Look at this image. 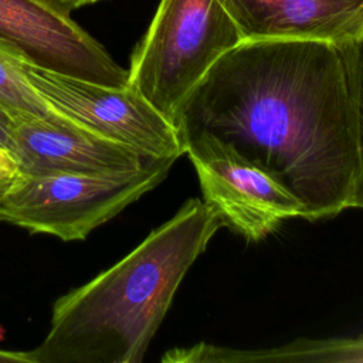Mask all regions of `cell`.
<instances>
[{
	"label": "cell",
	"instance_id": "1",
	"mask_svg": "<svg viewBox=\"0 0 363 363\" xmlns=\"http://www.w3.org/2000/svg\"><path fill=\"white\" fill-rule=\"evenodd\" d=\"M189 157L224 155L267 173L315 221L350 207L354 99L342 47L242 41L221 55L173 119Z\"/></svg>",
	"mask_w": 363,
	"mask_h": 363
},
{
	"label": "cell",
	"instance_id": "2",
	"mask_svg": "<svg viewBox=\"0 0 363 363\" xmlns=\"http://www.w3.org/2000/svg\"><path fill=\"white\" fill-rule=\"evenodd\" d=\"M223 224L204 200H187L126 257L54 302L30 363L142 362L182 279Z\"/></svg>",
	"mask_w": 363,
	"mask_h": 363
},
{
	"label": "cell",
	"instance_id": "3",
	"mask_svg": "<svg viewBox=\"0 0 363 363\" xmlns=\"http://www.w3.org/2000/svg\"><path fill=\"white\" fill-rule=\"evenodd\" d=\"M242 37L218 0H160L128 69V86L173 123L208 69Z\"/></svg>",
	"mask_w": 363,
	"mask_h": 363
},
{
	"label": "cell",
	"instance_id": "4",
	"mask_svg": "<svg viewBox=\"0 0 363 363\" xmlns=\"http://www.w3.org/2000/svg\"><path fill=\"white\" fill-rule=\"evenodd\" d=\"M174 162L155 157L138 170L109 174L18 173L0 194V223L62 241L85 240L163 182Z\"/></svg>",
	"mask_w": 363,
	"mask_h": 363
},
{
	"label": "cell",
	"instance_id": "5",
	"mask_svg": "<svg viewBox=\"0 0 363 363\" xmlns=\"http://www.w3.org/2000/svg\"><path fill=\"white\" fill-rule=\"evenodd\" d=\"M18 64L37 94L74 123L145 155L176 160L183 155L173 123L130 86L113 88L51 71L20 51Z\"/></svg>",
	"mask_w": 363,
	"mask_h": 363
},
{
	"label": "cell",
	"instance_id": "6",
	"mask_svg": "<svg viewBox=\"0 0 363 363\" xmlns=\"http://www.w3.org/2000/svg\"><path fill=\"white\" fill-rule=\"evenodd\" d=\"M0 40L51 71L106 86H128V69L71 14L41 0H0Z\"/></svg>",
	"mask_w": 363,
	"mask_h": 363
},
{
	"label": "cell",
	"instance_id": "7",
	"mask_svg": "<svg viewBox=\"0 0 363 363\" xmlns=\"http://www.w3.org/2000/svg\"><path fill=\"white\" fill-rule=\"evenodd\" d=\"M204 201L251 241L269 234L285 218L301 217V203L262 170L224 155L193 156Z\"/></svg>",
	"mask_w": 363,
	"mask_h": 363
},
{
	"label": "cell",
	"instance_id": "8",
	"mask_svg": "<svg viewBox=\"0 0 363 363\" xmlns=\"http://www.w3.org/2000/svg\"><path fill=\"white\" fill-rule=\"evenodd\" d=\"M10 152L23 174L121 173L138 170L156 157L78 125L26 118L14 121Z\"/></svg>",
	"mask_w": 363,
	"mask_h": 363
},
{
	"label": "cell",
	"instance_id": "9",
	"mask_svg": "<svg viewBox=\"0 0 363 363\" xmlns=\"http://www.w3.org/2000/svg\"><path fill=\"white\" fill-rule=\"evenodd\" d=\"M242 41L306 40L345 45L363 35V0H218Z\"/></svg>",
	"mask_w": 363,
	"mask_h": 363
},
{
	"label": "cell",
	"instance_id": "10",
	"mask_svg": "<svg viewBox=\"0 0 363 363\" xmlns=\"http://www.w3.org/2000/svg\"><path fill=\"white\" fill-rule=\"evenodd\" d=\"M163 362H363V335L343 339H299L265 350H233L208 343L169 350Z\"/></svg>",
	"mask_w": 363,
	"mask_h": 363
},
{
	"label": "cell",
	"instance_id": "11",
	"mask_svg": "<svg viewBox=\"0 0 363 363\" xmlns=\"http://www.w3.org/2000/svg\"><path fill=\"white\" fill-rule=\"evenodd\" d=\"M0 105L11 112L16 119H43L77 125L37 94L20 68L17 48L3 40H0Z\"/></svg>",
	"mask_w": 363,
	"mask_h": 363
},
{
	"label": "cell",
	"instance_id": "12",
	"mask_svg": "<svg viewBox=\"0 0 363 363\" xmlns=\"http://www.w3.org/2000/svg\"><path fill=\"white\" fill-rule=\"evenodd\" d=\"M340 47L345 52L352 79L357 143V173L350 207L363 208V35L359 40Z\"/></svg>",
	"mask_w": 363,
	"mask_h": 363
},
{
	"label": "cell",
	"instance_id": "13",
	"mask_svg": "<svg viewBox=\"0 0 363 363\" xmlns=\"http://www.w3.org/2000/svg\"><path fill=\"white\" fill-rule=\"evenodd\" d=\"M17 174L18 167L13 153L4 147H0V194L9 189Z\"/></svg>",
	"mask_w": 363,
	"mask_h": 363
},
{
	"label": "cell",
	"instance_id": "14",
	"mask_svg": "<svg viewBox=\"0 0 363 363\" xmlns=\"http://www.w3.org/2000/svg\"><path fill=\"white\" fill-rule=\"evenodd\" d=\"M14 115L0 105V147L7 150L13 145V129H14Z\"/></svg>",
	"mask_w": 363,
	"mask_h": 363
},
{
	"label": "cell",
	"instance_id": "15",
	"mask_svg": "<svg viewBox=\"0 0 363 363\" xmlns=\"http://www.w3.org/2000/svg\"><path fill=\"white\" fill-rule=\"evenodd\" d=\"M41 1L50 4L51 7H54L57 10H61L64 13L71 14L72 11H75L78 9L92 6V4L104 1V0H41Z\"/></svg>",
	"mask_w": 363,
	"mask_h": 363
},
{
	"label": "cell",
	"instance_id": "16",
	"mask_svg": "<svg viewBox=\"0 0 363 363\" xmlns=\"http://www.w3.org/2000/svg\"><path fill=\"white\" fill-rule=\"evenodd\" d=\"M0 363H30L27 352H13L0 349Z\"/></svg>",
	"mask_w": 363,
	"mask_h": 363
},
{
	"label": "cell",
	"instance_id": "17",
	"mask_svg": "<svg viewBox=\"0 0 363 363\" xmlns=\"http://www.w3.org/2000/svg\"><path fill=\"white\" fill-rule=\"evenodd\" d=\"M1 335H3V330H1V326H0V339H1Z\"/></svg>",
	"mask_w": 363,
	"mask_h": 363
}]
</instances>
